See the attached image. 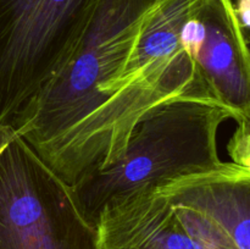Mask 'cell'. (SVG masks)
<instances>
[{
    "instance_id": "obj_1",
    "label": "cell",
    "mask_w": 250,
    "mask_h": 249,
    "mask_svg": "<svg viewBox=\"0 0 250 249\" xmlns=\"http://www.w3.org/2000/svg\"><path fill=\"white\" fill-rule=\"evenodd\" d=\"M159 2L97 0L72 55L7 126L68 185L116 164L159 106L128 71Z\"/></svg>"
},
{
    "instance_id": "obj_2",
    "label": "cell",
    "mask_w": 250,
    "mask_h": 249,
    "mask_svg": "<svg viewBox=\"0 0 250 249\" xmlns=\"http://www.w3.org/2000/svg\"><path fill=\"white\" fill-rule=\"evenodd\" d=\"M231 112L197 100H170L146 112L124 156L109 168L73 186L85 216L94 224L109 203L170 178L207 171L222 163L217 132Z\"/></svg>"
},
{
    "instance_id": "obj_3",
    "label": "cell",
    "mask_w": 250,
    "mask_h": 249,
    "mask_svg": "<svg viewBox=\"0 0 250 249\" xmlns=\"http://www.w3.org/2000/svg\"><path fill=\"white\" fill-rule=\"evenodd\" d=\"M0 249H97L73 186L10 127L0 128Z\"/></svg>"
},
{
    "instance_id": "obj_4",
    "label": "cell",
    "mask_w": 250,
    "mask_h": 249,
    "mask_svg": "<svg viewBox=\"0 0 250 249\" xmlns=\"http://www.w3.org/2000/svg\"><path fill=\"white\" fill-rule=\"evenodd\" d=\"M97 0H0V128L70 59Z\"/></svg>"
},
{
    "instance_id": "obj_5",
    "label": "cell",
    "mask_w": 250,
    "mask_h": 249,
    "mask_svg": "<svg viewBox=\"0 0 250 249\" xmlns=\"http://www.w3.org/2000/svg\"><path fill=\"white\" fill-rule=\"evenodd\" d=\"M180 43L220 105L237 124L232 161L250 166V46L232 0H195Z\"/></svg>"
},
{
    "instance_id": "obj_6",
    "label": "cell",
    "mask_w": 250,
    "mask_h": 249,
    "mask_svg": "<svg viewBox=\"0 0 250 249\" xmlns=\"http://www.w3.org/2000/svg\"><path fill=\"white\" fill-rule=\"evenodd\" d=\"M94 226L97 249H237L211 216L166 182L109 203Z\"/></svg>"
},
{
    "instance_id": "obj_7",
    "label": "cell",
    "mask_w": 250,
    "mask_h": 249,
    "mask_svg": "<svg viewBox=\"0 0 250 249\" xmlns=\"http://www.w3.org/2000/svg\"><path fill=\"white\" fill-rule=\"evenodd\" d=\"M165 182L211 216L237 249H250V166L222 161Z\"/></svg>"
},
{
    "instance_id": "obj_8",
    "label": "cell",
    "mask_w": 250,
    "mask_h": 249,
    "mask_svg": "<svg viewBox=\"0 0 250 249\" xmlns=\"http://www.w3.org/2000/svg\"><path fill=\"white\" fill-rule=\"evenodd\" d=\"M234 7L242 27L250 29V0H237Z\"/></svg>"
}]
</instances>
